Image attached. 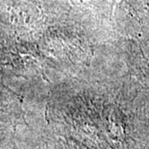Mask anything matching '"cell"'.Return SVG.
Wrapping results in <instances>:
<instances>
[{
    "instance_id": "cell-1",
    "label": "cell",
    "mask_w": 149,
    "mask_h": 149,
    "mask_svg": "<svg viewBox=\"0 0 149 149\" xmlns=\"http://www.w3.org/2000/svg\"><path fill=\"white\" fill-rule=\"evenodd\" d=\"M147 70H148V72H149V64L147 65Z\"/></svg>"
}]
</instances>
